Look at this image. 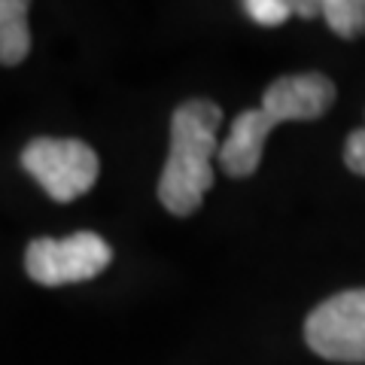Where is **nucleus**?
I'll return each instance as SVG.
<instances>
[{
	"mask_svg": "<svg viewBox=\"0 0 365 365\" xmlns=\"http://www.w3.org/2000/svg\"><path fill=\"white\" fill-rule=\"evenodd\" d=\"M113 262V250L95 232H73L71 237H34L25 250V271L40 287H67L98 277Z\"/></svg>",
	"mask_w": 365,
	"mask_h": 365,
	"instance_id": "nucleus-4",
	"label": "nucleus"
},
{
	"mask_svg": "<svg viewBox=\"0 0 365 365\" xmlns=\"http://www.w3.org/2000/svg\"><path fill=\"white\" fill-rule=\"evenodd\" d=\"M304 341L332 362H365V289L338 292L304 319Z\"/></svg>",
	"mask_w": 365,
	"mask_h": 365,
	"instance_id": "nucleus-5",
	"label": "nucleus"
},
{
	"mask_svg": "<svg viewBox=\"0 0 365 365\" xmlns=\"http://www.w3.org/2000/svg\"><path fill=\"white\" fill-rule=\"evenodd\" d=\"M295 16L302 19H314V16H323V4H317V0H299V4H292Z\"/></svg>",
	"mask_w": 365,
	"mask_h": 365,
	"instance_id": "nucleus-10",
	"label": "nucleus"
},
{
	"mask_svg": "<svg viewBox=\"0 0 365 365\" xmlns=\"http://www.w3.org/2000/svg\"><path fill=\"white\" fill-rule=\"evenodd\" d=\"M244 13L253 21H259V25L277 28V25H283V21L295 13V9H292L289 0H247Z\"/></svg>",
	"mask_w": 365,
	"mask_h": 365,
	"instance_id": "nucleus-8",
	"label": "nucleus"
},
{
	"mask_svg": "<svg viewBox=\"0 0 365 365\" xmlns=\"http://www.w3.org/2000/svg\"><path fill=\"white\" fill-rule=\"evenodd\" d=\"M222 125V110L213 101H186L170 119L168 162L158 177V201L168 213L192 216L204 195L213 189V158L220 155L216 131Z\"/></svg>",
	"mask_w": 365,
	"mask_h": 365,
	"instance_id": "nucleus-2",
	"label": "nucleus"
},
{
	"mask_svg": "<svg viewBox=\"0 0 365 365\" xmlns=\"http://www.w3.org/2000/svg\"><path fill=\"white\" fill-rule=\"evenodd\" d=\"M344 165L353 170V174L365 177V128L353 131L347 137V146H344Z\"/></svg>",
	"mask_w": 365,
	"mask_h": 365,
	"instance_id": "nucleus-9",
	"label": "nucleus"
},
{
	"mask_svg": "<svg viewBox=\"0 0 365 365\" xmlns=\"http://www.w3.org/2000/svg\"><path fill=\"white\" fill-rule=\"evenodd\" d=\"M323 19L338 37L353 40L365 34V0H326Z\"/></svg>",
	"mask_w": 365,
	"mask_h": 365,
	"instance_id": "nucleus-7",
	"label": "nucleus"
},
{
	"mask_svg": "<svg viewBox=\"0 0 365 365\" xmlns=\"http://www.w3.org/2000/svg\"><path fill=\"white\" fill-rule=\"evenodd\" d=\"M335 101V83L323 73L280 76L265 88L259 110L237 113L225 143L220 146V168L228 177H253L262 165L265 140L274 125L319 119Z\"/></svg>",
	"mask_w": 365,
	"mask_h": 365,
	"instance_id": "nucleus-1",
	"label": "nucleus"
},
{
	"mask_svg": "<svg viewBox=\"0 0 365 365\" xmlns=\"http://www.w3.org/2000/svg\"><path fill=\"white\" fill-rule=\"evenodd\" d=\"M21 168L58 204L83 198L98 182V153L76 137H37L21 150Z\"/></svg>",
	"mask_w": 365,
	"mask_h": 365,
	"instance_id": "nucleus-3",
	"label": "nucleus"
},
{
	"mask_svg": "<svg viewBox=\"0 0 365 365\" xmlns=\"http://www.w3.org/2000/svg\"><path fill=\"white\" fill-rule=\"evenodd\" d=\"M28 0H0V64L16 67L31 52Z\"/></svg>",
	"mask_w": 365,
	"mask_h": 365,
	"instance_id": "nucleus-6",
	"label": "nucleus"
}]
</instances>
